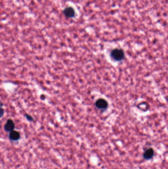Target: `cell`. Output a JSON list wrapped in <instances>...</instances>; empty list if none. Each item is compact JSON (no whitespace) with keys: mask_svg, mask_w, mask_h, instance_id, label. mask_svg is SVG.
<instances>
[{"mask_svg":"<svg viewBox=\"0 0 168 169\" xmlns=\"http://www.w3.org/2000/svg\"><path fill=\"white\" fill-rule=\"evenodd\" d=\"M112 58L116 61H121L124 58V53L121 49L115 48L112 50L110 53Z\"/></svg>","mask_w":168,"mask_h":169,"instance_id":"cell-1","label":"cell"},{"mask_svg":"<svg viewBox=\"0 0 168 169\" xmlns=\"http://www.w3.org/2000/svg\"><path fill=\"white\" fill-rule=\"evenodd\" d=\"M95 105L98 109L104 110L108 107V103L106 101V100L103 99V98H100L97 100L96 102Z\"/></svg>","mask_w":168,"mask_h":169,"instance_id":"cell-2","label":"cell"},{"mask_svg":"<svg viewBox=\"0 0 168 169\" xmlns=\"http://www.w3.org/2000/svg\"><path fill=\"white\" fill-rule=\"evenodd\" d=\"M15 128V124L12 120L9 119L8 120L6 123L4 125V130L7 132L10 133L14 130Z\"/></svg>","mask_w":168,"mask_h":169,"instance_id":"cell-3","label":"cell"},{"mask_svg":"<svg viewBox=\"0 0 168 169\" xmlns=\"http://www.w3.org/2000/svg\"><path fill=\"white\" fill-rule=\"evenodd\" d=\"M63 13L66 17L68 18H73L75 15V11L72 7H67L63 11Z\"/></svg>","mask_w":168,"mask_h":169,"instance_id":"cell-4","label":"cell"},{"mask_svg":"<svg viewBox=\"0 0 168 169\" xmlns=\"http://www.w3.org/2000/svg\"><path fill=\"white\" fill-rule=\"evenodd\" d=\"M154 151L153 148H149L144 152L143 157L146 160H150L153 157Z\"/></svg>","mask_w":168,"mask_h":169,"instance_id":"cell-5","label":"cell"},{"mask_svg":"<svg viewBox=\"0 0 168 169\" xmlns=\"http://www.w3.org/2000/svg\"><path fill=\"white\" fill-rule=\"evenodd\" d=\"M20 138V134L19 133L15 130L10 132L9 134V139L12 141H17Z\"/></svg>","mask_w":168,"mask_h":169,"instance_id":"cell-6","label":"cell"},{"mask_svg":"<svg viewBox=\"0 0 168 169\" xmlns=\"http://www.w3.org/2000/svg\"><path fill=\"white\" fill-rule=\"evenodd\" d=\"M3 103L2 102H0V118H2L4 115V109L3 108Z\"/></svg>","mask_w":168,"mask_h":169,"instance_id":"cell-7","label":"cell"},{"mask_svg":"<svg viewBox=\"0 0 168 169\" xmlns=\"http://www.w3.org/2000/svg\"><path fill=\"white\" fill-rule=\"evenodd\" d=\"M25 117L26 118V119L29 121H33V118L32 116H30L28 114H25Z\"/></svg>","mask_w":168,"mask_h":169,"instance_id":"cell-8","label":"cell"}]
</instances>
